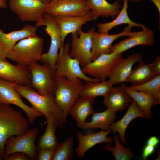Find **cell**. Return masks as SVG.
I'll return each mask as SVG.
<instances>
[{
  "label": "cell",
  "instance_id": "1",
  "mask_svg": "<svg viewBox=\"0 0 160 160\" xmlns=\"http://www.w3.org/2000/svg\"><path fill=\"white\" fill-rule=\"evenodd\" d=\"M29 122L21 113L9 105H0V160L4 159L5 145L12 136H19L25 134Z\"/></svg>",
  "mask_w": 160,
  "mask_h": 160
},
{
  "label": "cell",
  "instance_id": "2",
  "mask_svg": "<svg viewBox=\"0 0 160 160\" xmlns=\"http://www.w3.org/2000/svg\"><path fill=\"white\" fill-rule=\"evenodd\" d=\"M54 98L57 106L63 113L59 127L61 128L67 122L68 111L80 96L84 84L82 79L78 78L71 81L63 77H55Z\"/></svg>",
  "mask_w": 160,
  "mask_h": 160
},
{
  "label": "cell",
  "instance_id": "3",
  "mask_svg": "<svg viewBox=\"0 0 160 160\" xmlns=\"http://www.w3.org/2000/svg\"><path fill=\"white\" fill-rule=\"evenodd\" d=\"M44 39L37 35L17 42L7 54V58L17 64L27 66L40 61L43 54Z\"/></svg>",
  "mask_w": 160,
  "mask_h": 160
},
{
  "label": "cell",
  "instance_id": "4",
  "mask_svg": "<svg viewBox=\"0 0 160 160\" xmlns=\"http://www.w3.org/2000/svg\"><path fill=\"white\" fill-rule=\"evenodd\" d=\"M44 26L45 31L50 38V44L48 51L43 53L40 60L42 64H47L51 67L55 78V70L56 63L58 60V52L64 45L61 39L60 28L54 17L45 13L41 19L36 22V28Z\"/></svg>",
  "mask_w": 160,
  "mask_h": 160
},
{
  "label": "cell",
  "instance_id": "5",
  "mask_svg": "<svg viewBox=\"0 0 160 160\" xmlns=\"http://www.w3.org/2000/svg\"><path fill=\"white\" fill-rule=\"evenodd\" d=\"M15 87L21 96L31 104L34 109L44 116L46 121L53 117L61 120L63 113L55 103L54 95L47 96L40 95L31 85L16 84Z\"/></svg>",
  "mask_w": 160,
  "mask_h": 160
},
{
  "label": "cell",
  "instance_id": "6",
  "mask_svg": "<svg viewBox=\"0 0 160 160\" xmlns=\"http://www.w3.org/2000/svg\"><path fill=\"white\" fill-rule=\"evenodd\" d=\"M60 50L58 58L55 66V77H63L71 81H74L78 78L86 82L97 83L101 81L99 79L87 76L83 72L79 60L71 57L69 55V44L64 45Z\"/></svg>",
  "mask_w": 160,
  "mask_h": 160
},
{
  "label": "cell",
  "instance_id": "7",
  "mask_svg": "<svg viewBox=\"0 0 160 160\" xmlns=\"http://www.w3.org/2000/svg\"><path fill=\"white\" fill-rule=\"evenodd\" d=\"M27 67L31 76V87L40 95H54L55 80L50 65L35 62L29 64Z\"/></svg>",
  "mask_w": 160,
  "mask_h": 160
},
{
  "label": "cell",
  "instance_id": "8",
  "mask_svg": "<svg viewBox=\"0 0 160 160\" xmlns=\"http://www.w3.org/2000/svg\"><path fill=\"white\" fill-rule=\"evenodd\" d=\"M38 133L37 128H31L23 135L9 137L5 143L4 159L13 153L19 152L25 153L31 160H35L37 151L35 142Z\"/></svg>",
  "mask_w": 160,
  "mask_h": 160
},
{
  "label": "cell",
  "instance_id": "9",
  "mask_svg": "<svg viewBox=\"0 0 160 160\" xmlns=\"http://www.w3.org/2000/svg\"><path fill=\"white\" fill-rule=\"evenodd\" d=\"M94 29L92 28L87 32H84L80 28L77 32L71 33V49L69 55L72 58L77 59L82 68L92 61V35Z\"/></svg>",
  "mask_w": 160,
  "mask_h": 160
},
{
  "label": "cell",
  "instance_id": "10",
  "mask_svg": "<svg viewBox=\"0 0 160 160\" xmlns=\"http://www.w3.org/2000/svg\"><path fill=\"white\" fill-rule=\"evenodd\" d=\"M16 84L0 79V105L13 104L19 107L25 113L29 123L31 124L36 118L43 115L24 102L15 88Z\"/></svg>",
  "mask_w": 160,
  "mask_h": 160
},
{
  "label": "cell",
  "instance_id": "11",
  "mask_svg": "<svg viewBox=\"0 0 160 160\" xmlns=\"http://www.w3.org/2000/svg\"><path fill=\"white\" fill-rule=\"evenodd\" d=\"M123 53L111 52L103 54L82 68L86 74L91 75L101 81L109 77L113 68L122 58Z\"/></svg>",
  "mask_w": 160,
  "mask_h": 160
},
{
  "label": "cell",
  "instance_id": "12",
  "mask_svg": "<svg viewBox=\"0 0 160 160\" xmlns=\"http://www.w3.org/2000/svg\"><path fill=\"white\" fill-rule=\"evenodd\" d=\"M86 0H57L46 5L45 13L53 17H76L89 13Z\"/></svg>",
  "mask_w": 160,
  "mask_h": 160
},
{
  "label": "cell",
  "instance_id": "13",
  "mask_svg": "<svg viewBox=\"0 0 160 160\" xmlns=\"http://www.w3.org/2000/svg\"><path fill=\"white\" fill-rule=\"evenodd\" d=\"M9 5L21 20L36 22L43 18L46 6L39 0H9Z\"/></svg>",
  "mask_w": 160,
  "mask_h": 160
},
{
  "label": "cell",
  "instance_id": "14",
  "mask_svg": "<svg viewBox=\"0 0 160 160\" xmlns=\"http://www.w3.org/2000/svg\"><path fill=\"white\" fill-rule=\"evenodd\" d=\"M132 27L128 25L119 33L110 34L108 33H99L93 31L92 35V61L103 54L111 53L112 44L118 38L123 36L128 37L136 34L137 32H132Z\"/></svg>",
  "mask_w": 160,
  "mask_h": 160
},
{
  "label": "cell",
  "instance_id": "15",
  "mask_svg": "<svg viewBox=\"0 0 160 160\" xmlns=\"http://www.w3.org/2000/svg\"><path fill=\"white\" fill-rule=\"evenodd\" d=\"M0 79L18 85H31V76L27 66L13 65L7 59H0Z\"/></svg>",
  "mask_w": 160,
  "mask_h": 160
},
{
  "label": "cell",
  "instance_id": "16",
  "mask_svg": "<svg viewBox=\"0 0 160 160\" xmlns=\"http://www.w3.org/2000/svg\"><path fill=\"white\" fill-rule=\"evenodd\" d=\"M154 40L153 31L146 27L141 31H138L136 34L129 36L112 46L111 50V52L123 53L138 45L152 46L153 45Z\"/></svg>",
  "mask_w": 160,
  "mask_h": 160
},
{
  "label": "cell",
  "instance_id": "17",
  "mask_svg": "<svg viewBox=\"0 0 160 160\" xmlns=\"http://www.w3.org/2000/svg\"><path fill=\"white\" fill-rule=\"evenodd\" d=\"M112 132L111 129L106 131L102 130L100 132L87 135L78 132L77 138L79 143L76 149L77 157L82 159L87 151L97 144L106 143L112 144L113 142V137L107 136Z\"/></svg>",
  "mask_w": 160,
  "mask_h": 160
},
{
  "label": "cell",
  "instance_id": "18",
  "mask_svg": "<svg viewBox=\"0 0 160 160\" xmlns=\"http://www.w3.org/2000/svg\"><path fill=\"white\" fill-rule=\"evenodd\" d=\"M142 61L140 53L132 54L128 57L121 58L117 63L111 73L108 80L113 85L123 83L130 73L134 65Z\"/></svg>",
  "mask_w": 160,
  "mask_h": 160
},
{
  "label": "cell",
  "instance_id": "19",
  "mask_svg": "<svg viewBox=\"0 0 160 160\" xmlns=\"http://www.w3.org/2000/svg\"><path fill=\"white\" fill-rule=\"evenodd\" d=\"M37 28L35 26L27 24L20 30L6 33L0 28V46L7 54L19 41L28 37L36 36Z\"/></svg>",
  "mask_w": 160,
  "mask_h": 160
},
{
  "label": "cell",
  "instance_id": "20",
  "mask_svg": "<svg viewBox=\"0 0 160 160\" xmlns=\"http://www.w3.org/2000/svg\"><path fill=\"white\" fill-rule=\"evenodd\" d=\"M87 6L90 10L92 20L99 17L114 18L120 13L122 6L119 1H115L112 4L106 0H87Z\"/></svg>",
  "mask_w": 160,
  "mask_h": 160
},
{
  "label": "cell",
  "instance_id": "21",
  "mask_svg": "<svg viewBox=\"0 0 160 160\" xmlns=\"http://www.w3.org/2000/svg\"><path fill=\"white\" fill-rule=\"evenodd\" d=\"M138 117L146 118L144 113L138 108L135 101L132 99L128 109L123 118L119 121L110 124V129L113 134L118 132L120 140L124 145L126 143L125 133L127 127L133 119Z\"/></svg>",
  "mask_w": 160,
  "mask_h": 160
},
{
  "label": "cell",
  "instance_id": "22",
  "mask_svg": "<svg viewBox=\"0 0 160 160\" xmlns=\"http://www.w3.org/2000/svg\"><path fill=\"white\" fill-rule=\"evenodd\" d=\"M95 98L80 96L70 109L68 114L76 121L79 128H81L87 118L94 112L93 104Z\"/></svg>",
  "mask_w": 160,
  "mask_h": 160
},
{
  "label": "cell",
  "instance_id": "23",
  "mask_svg": "<svg viewBox=\"0 0 160 160\" xmlns=\"http://www.w3.org/2000/svg\"><path fill=\"white\" fill-rule=\"evenodd\" d=\"M60 28L62 43L64 44L67 36L77 32L88 22L92 21L91 12L85 15L76 17H54Z\"/></svg>",
  "mask_w": 160,
  "mask_h": 160
},
{
  "label": "cell",
  "instance_id": "24",
  "mask_svg": "<svg viewBox=\"0 0 160 160\" xmlns=\"http://www.w3.org/2000/svg\"><path fill=\"white\" fill-rule=\"evenodd\" d=\"M132 101L131 97L121 87H113V90L104 97L103 104L114 113L126 109Z\"/></svg>",
  "mask_w": 160,
  "mask_h": 160
},
{
  "label": "cell",
  "instance_id": "25",
  "mask_svg": "<svg viewBox=\"0 0 160 160\" xmlns=\"http://www.w3.org/2000/svg\"><path fill=\"white\" fill-rule=\"evenodd\" d=\"M60 120L53 117L46 121L45 131L38 138L36 146L38 150L42 149H55L59 144L56 135V131L59 127Z\"/></svg>",
  "mask_w": 160,
  "mask_h": 160
},
{
  "label": "cell",
  "instance_id": "26",
  "mask_svg": "<svg viewBox=\"0 0 160 160\" xmlns=\"http://www.w3.org/2000/svg\"><path fill=\"white\" fill-rule=\"evenodd\" d=\"M123 4L121 11L113 21L106 23H99L97 25L98 32L109 33V31L115 27L122 24H127L132 28L137 27L142 29L145 28V25L132 21L129 17L127 12L128 0H124Z\"/></svg>",
  "mask_w": 160,
  "mask_h": 160
},
{
  "label": "cell",
  "instance_id": "27",
  "mask_svg": "<svg viewBox=\"0 0 160 160\" xmlns=\"http://www.w3.org/2000/svg\"><path fill=\"white\" fill-rule=\"evenodd\" d=\"M121 86L136 102L138 108L143 111L147 119H151L152 114L151 108L153 105L154 97L150 94L132 89L122 83Z\"/></svg>",
  "mask_w": 160,
  "mask_h": 160
},
{
  "label": "cell",
  "instance_id": "28",
  "mask_svg": "<svg viewBox=\"0 0 160 160\" xmlns=\"http://www.w3.org/2000/svg\"><path fill=\"white\" fill-rule=\"evenodd\" d=\"M117 115L108 109L100 113H95L92 114L91 121L85 122L81 128L83 129L100 128L104 131L110 129V126L116 119Z\"/></svg>",
  "mask_w": 160,
  "mask_h": 160
},
{
  "label": "cell",
  "instance_id": "29",
  "mask_svg": "<svg viewBox=\"0 0 160 160\" xmlns=\"http://www.w3.org/2000/svg\"><path fill=\"white\" fill-rule=\"evenodd\" d=\"M80 96L95 98L99 96H106L113 89V85L108 81H101L97 83L91 81L86 82Z\"/></svg>",
  "mask_w": 160,
  "mask_h": 160
},
{
  "label": "cell",
  "instance_id": "30",
  "mask_svg": "<svg viewBox=\"0 0 160 160\" xmlns=\"http://www.w3.org/2000/svg\"><path fill=\"white\" fill-rule=\"evenodd\" d=\"M155 76L149 64H145L142 61L140 62L137 67L132 69L125 81L131 83L132 86H137L149 81Z\"/></svg>",
  "mask_w": 160,
  "mask_h": 160
},
{
  "label": "cell",
  "instance_id": "31",
  "mask_svg": "<svg viewBox=\"0 0 160 160\" xmlns=\"http://www.w3.org/2000/svg\"><path fill=\"white\" fill-rule=\"evenodd\" d=\"M129 87L133 90L152 95L154 97L153 105L160 103V75L155 76L151 79L141 84Z\"/></svg>",
  "mask_w": 160,
  "mask_h": 160
},
{
  "label": "cell",
  "instance_id": "32",
  "mask_svg": "<svg viewBox=\"0 0 160 160\" xmlns=\"http://www.w3.org/2000/svg\"><path fill=\"white\" fill-rule=\"evenodd\" d=\"M113 138L115 143V147H112L107 143L103 147L105 150L111 152L116 160H129L135 158L131 147L127 148L124 147L120 143L119 137L117 135H114Z\"/></svg>",
  "mask_w": 160,
  "mask_h": 160
},
{
  "label": "cell",
  "instance_id": "33",
  "mask_svg": "<svg viewBox=\"0 0 160 160\" xmlns=\"http://www.w3.org/2000/svg\"><path fill=\"white\" fill-rule=\"evenodd\" d=\"M74 138L71 136L59 143L55 149L52 160H71L73 155Z\"/></svg>",
  "mask_w": 160,
  "mask_h": 160
},
{
  "label": "cell",
  "instance_id": "34",
  "mask_svg": "<svg viewBox=\"0 0 160 160\" xmlns=\"http://www.w3.org/2000/svg\"><path fill=\"white\" fill-rule=\"evenodd\" d=\"M55 153V149H42L37 151L35 160H52Z\"/></svg>",
  "mask_w": 160,
  "mask_h": 160
},
{
  "label": "cell",
  "instance_id": "35",
  "mask_svg": "<svg viewBox=\"0 0 160 160\" xmlns=\"http://www.w3.org/2000/svg\"><path fill=\"white\" fill-rule=\"evenodd\" d=\"M5 160H31L25 153L22 152L13 153L4 159Z\"/></svg>",
  "mask_w": 160,
  "mask_h": 160
},
{
  "label": "cell",
  "instance_id": "36",
  "mask_svg": "<svg viewBox=\"0 0 160 160\" xmlns=\"http://www.w3.org/2000/svg\"><path fill=\"white\" fill-rule=\"evenodd\" d=\"M150 68L155 76L160 75V56L157 57L152 63L149 64Z\"/></svg>",
  "mask_w": 160,
  "mask_h": 160
},
{
  "label": "cell",
  "instance_id": "37",
  "mask_svg": "<svg viewBox=\"0 0 160 160\" xmlns=\"http://www.w3.org/2000/svg\"><path fill=\"white\" fill-rule=\"evenodd\" d=\"M155 147L146 145L143 148L142 155V158L143 160H146L148 157L152 154L154 152Z\"/></svg>",
  "mask_w": 160,
  "mask_h": 160
},
{
  "label": "cell",
  "instance_id": "38",
  "mask_svg": "<svg viewBox=\"0 0 160 160\" xmlns=\"http://www.w3.org/2000/svg\"><path fill=\"white\" fill-rule=\"evenodd\" d=\"M159 140L156 136L150 137L146 142V145L156 147L159 143Z\"/></svg>",
  "mask_w": 160,
  "mask_h": 160
},
{
  "label": "cell",
  "instance_id": "39",
  "mask_svg": "<svg viewBox=\"0 0 160 160\" xmlns=\"http://www.w3.org/2000/svg\"><path fill=\"white\" fill-rule=\"evenodd\" d=\"M155 5L159 12V19L160 18V0H149Z\"/></svg>",
  "mask_w": 160,
  "mask_h": 160
},
{
  "label": "cell",
  "instance_id": "40",
  "mask_svg": "<svg viewBox=\"0 0 160 160\" xmlns=\"http://www.w3.org/2000/svg\"><path fill=\"white\" fill-rule=\"evenodd\" d=\"M7 54L2 46H0V59H7Z\"/></svg>",
  "mask_w": 160,
  "mask_h": 160
},
{
  "label": "cell",
  "instance_id": "41",
  "mask_svg": "<svg viewBox=\"0 0 160 160\" xmlns=\"http://www.w3.org/2000/svg\"><path fill=\"white\" fill-rule=\"evenodd\" d=\"M7 7V0H0V8L5 9Z\"/></svg>",
  "mask_w": 160,
  "mask_h": 160
},
{
  "label": "cell",
  "instance_id": "42",
  "mask_svg": "<svg viewBox=\"0 0 160 160\" xmlns=\"http://www.w3.org/2000/svg\"><path fill=\"white\" fill-rule=\"evenodd\" d=\"M42 3L45 5L49 4L51 2L52 0H39Z\"/></svg>",
  "mask_w": 160,
  "mask_h": 160
},
{
  "label": "cell",
  "instance_id": "43",
  "mask_svg": "<svg viewBox=\"0 0 160 160\" xmlns=\"http://www.w3.org/2000/svg\"><path fill=\"white\" fill-rule=\"evenodd\" d=\"M130 1L134 2H139L141 1L142 0H129ZM115 1H123L124 0H114Z\"/></svg>",
  "mask_w": 160,
  "mask_h": 160
},
{
  "label": "cell",
  "instance_id": "44",
  "mask_svg": "<svg viewBox=\"0 0 160 160\" xmlns=\"http://www.w3.org/2000/svg\"><path fill=\"white\" fill-rule=\"evenodd\" d=\"M56 0H52L51 1H56Z\"/></svg>",
  "mask_w": 160,
  "mask_h": 160
}]
</instances>
